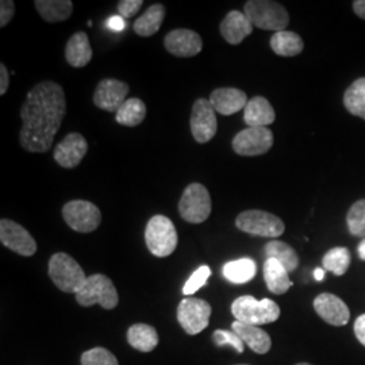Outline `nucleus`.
<instances>
[{
	"instance_id": "f257e3e1",
	"label": "nucleus",
	"mask_w": 365,
	"mask_h": 365,
	"mask_svg": "<svg viewBox=\"0 0 365 365\" xmlns=\"http://www.w3.org/2000/svg\"><path fill=\"white\" fill-rule=\"evenodd\" d=\"M66 114L64 90L54 81H41L27 92L21 108L19 141L31 153H45L52 148Z\"/></svg>"
},
{
	"instance_id": "f03ea898",
	"label": "nucleus",
	"mask_w": 365,
	"mask_h": 365,
	"mask_svg": "<svg viewBox=\"0 0 365 365\" xmlns=\"http://www.w3.org/2000/svg\"><path fill=\"white\" fill-rule=\"evenodd\" d=\"M232 313L235 319L248 325H267L272 324L280 317V307L274 300H257L255 297H240L232 304Z\"/></svg>"
},
{
	"instance_id": "7ed1b4c3",
	"label": "nucleus",
	"mask_w": 365,
	"mask_h": 365,
	"mask_svg": "<svg viewBox=\"0 0 365 365\" xmlns=\"http://www.w3.org/2000/svg\"><path fill=\"white\" fill-rule=\"evenodd\" d=\"M244 14L252 25L261 30L283 31L289 24L287 10L271 0H249L244 6Z\"/></svg>"
},
{
	"instance_id": "20e7f679",
	"label": "nucleus",
	"mask_w": 365,
	"mask_h": 365,
	"mask_svg": "<svg viewBox=\"0 0 365 365\" xmlns=\"http://www.w3.org/2000/svg\"><path fill=\"white\" fill-rule=\"evenodd\" d=\"M49 276L56 287L63 292L78 294L84 286L88 276H86L78 261L66 253H54L49 260Z\"/></svg>"
},
{
	"instance_id": "39448f33",
	"label": "nucleus",
	"mask_w": 365,
	"mask_h": 365,
	"mask_svg": "<svg viewBox=\"0 0 365 365\" xmlns=\"http://www.w3.org/2000/svg\"><path fill=\"white\" fill-rule=\"evenodd\" d=\"M145 241L150 253L156 257H168L178 247V232L168 217H152L145 229Z\"/></svg>"
},
{
	"instance_id": "423d86ee",
	"label": "nucleus",
	"mask_w": 365,
	"mask_h": 365,
	"mask_svg": "<svg viewBox=\"0 0 365 365\" xmlns=\"http://www.w3.org/2000/svg\"><path fill=\"white\" fill-rule=\"evenodd\" d=\"M76 300L80 306L90 307L101 304L106 310L117 307L119 297L117 288L106 274H95L87 277L84 286L76 294Z\"/></svg>"
},
{
	"instance_id": "0eeeda50",
	"label": "nucleus",
	"mask_w": 365,
	"mask_h": 365,
	"mask_svg": "<svg viewBox=\"0 0 365 365\" xmlns=\"http://www.w3.org/2000/svg\"><path fill=\"white\" fill-rule=\"evenodd\" d=\"M235 226L244 233L268 238L280 237L286 229L279 217L262 210L242 211L235 220Z\"/></svg>"
},
{
	"instance_id": "6e6552de",
	"label": "nucleus",
	"mask_w": 365,
	"mask_h": 365,
	"mask_svg": "<svg viewBox=\"0 0 365 365\" xmlns=\"http://www.w3.org/2000/svg\"><path fill=\"white\" fill-rule=\"evenodd\" d=\"M211 209V196L203 184L192 182L184 190L179 200V212L184 221L202 223L209 218Z\"/></svg>"
},
{
	"instance_id": "1a4fd4ad",
	"label": "nucleus",
	"mask_w": 365,
	"mask_h": 365,
	"mask_svg": "<svg viewBox=\"0 0 365 365\" xmlns=\"http://www.w3.org/2000/svg\"><path fill=\"white\" fill-rule=\"evenodd\" d=\"M66 225L78 233H91L102 222V212L96 205L87 200H71L63 207Z\"/></svg>"
},
{
	"instance_id": "9d476101",
	"label": "nucleus",
	"mask_w": 365,
	"mask_h": 365,
	"mask_svg": "<svg viewBox=\"0 0 365 365\" xmlns=\"http://www.w3.org/2000/svg\"><path fill=\"white\" fill-rule=\"evenodd\" d=\"M211 312L209 302L199 298H184L178 307V321L187 334L195 336L209 327Z\"/></svg>"
},
{
	"instance_id": "9b49d317",
	"label": "nucleus",
	"mask_w": 365,
	"mask_h": 365,
	"mask_svg": "<svg viewBox=\"0 0 365 365\" xmlns=\"http://www.w3.org/2000/svg\"><path fill=\"white\" fill-rule=\"evenodd\" d=\"M190 125H191L192 137L199 144H206L215 137L218 130L217 111L214 110L210 101L205 98L195 101V103L192 106Z\"/></svg>"
},
{
	"instance_id": "f8f14e48",
	"label": "nucleus",
	"mask_w": 365,
	"mask_h": 365,
	"mask_svg": "<svg viewBox=\"0 0 365 365\" xmlns=\"http://www.w3.org/2000/svg\"><path fill=\"white\" fill-rule=\"evenodd\" d=\"M232 145L240 156H260L272 148L274 134L268 128H248L235 135Z\"/></svg>"
},
{
	"instance_id": "ddd939ff",
	"label": "nucleus",
	"mask_w": 365,
	"mask_h": 365,
	"mask_svg": "<svg viewBox=\"0 0 365 365\" xmlns=\"http://www.w3.org/2000/svg\"><path fill=\"white\" fill-rule=\"evenodd\" d=\"M0 241L6 248L15 253L30 257L37 252V242L24 226L11 220L0 221Z\"/></svg>"
},
{
	"instance_id": "4468645a",
	"label": "nucleus",
	"mask_w": 365,
	"mask_h": 365,
	"mask_svg": "<svg viewBox=\"0 0 365 365\" xmlns=\"http://www.w3.org/2000/svg\"><path fill=\"white\" fill-rule=\"evenodd\" d=\"M129 93V86L117 78H103L93 93V103L96 107L115 113L128 101L126 96Z\"/></svg>"
},
{
	"instance_id": "2eb2a0df",
	"label": "nucleus",
	"mask_w": 365,
	"mask_h": 365,
	"mask_svg": "<svg viewBox=\"0 0 365 365\" xmlns=\"http://www.w3.org/2000/svg\"><path fill=\"white\" fill-rule=\"evenodd\" d=\"M87 152H88L87 140L78 133H71L56 146L53 157L60 167L72 170L78 167L81 160L87 155Z\"/></svg>"
},
{
	"instance_id": "dca6fc26",
	"label": "nucleus",
	"mask_w": 365,
	"mask_h": 365,
	"mask_svg": "<svg viewBox=\"0 0 365 365\" xmlns=\"http://www.w3.org/2000/svg\"><path fill=\"white\" fill-rule=\"evenodd\" d=\"M164 46L170 54L187 58L202 52L203 41L194 30L176 29L167 34L164 39Z\"/></svg>"
},
{
	"instance_id": "f3484780",
	"label": "nucleus",
	"mask_w": 365,
	"mask_h": 365,
	"mask_svg": "<svg viewBox=\"0 0 365 365\" xmlns=\"http://www.w3.org/2000/svg\"><path fill=\"white\" fill-rule=\"evenodd\" d=\"M317 314L333 327H345L351 319V312L345 302L333 294H321L314 299Z\"/></svg>"
},
{
	"instance_id": "a211bd4d",
	"label": "nucleus",
	"mask_w": 365,
	"mask_h": 365,
	"mask_svg": "<svg viewBox=\"0 0 365 365\" xmlns=\"http://www.w3.org/2000/svg\"><path fill=\"white\" fill-rule=\"evenodd\" d=\"M210 103L214 110L222 115H233L235 113L245 110L248 105L247 93L238 88H217L210 95Z\"/></svg>"
},
{
	"instance_id": "6ab92c4d",
	"label": "nucleus",
	"mask_w": 365,
	"mask_h": 365,
	"mask_svg": "<svg viewBox=\"0 0 365 365\" xmlns=\"http://www.w3.org/2000/svg\"><path fill=\"white\" fill-rule=\"evenodd\" d=\"M253 27L245 14L233 10L222 21L220 31L226 42L230 45H238L252 34Z\"/></svg>"
},
{
	"instance_id": "aec40b11",
	"label": "nucleus",
	"mask_w": 365,
	"mask_h": 365,
	"mask_svg": "<svg viewBox=\"0 0 365 365\" xmlns=\"http://www.w3.org/2000/svg\"><path fill=\"white\" fill-rule=\"evenodd\" d=\"M232 330L255 353L265 354V353L269 352V349L272 346V341H271L269 334L259 327L235 321L232 325Z\"/></svg>"
},
{
	"instance_id": "412c9836",
	"label": "nucleus",
	"mask_w": 365,
	"mask_h": 365,
	"mask_svg": "<svg viewBox=\"0 0 365 365\" xmlns=\"http://www.w3.org/2000/svg\"><path fill=\"white\" fill-rule=\"evenodd\" d=\"M274 107L264 98L255 96L244 110V120L249 128H267L274 122Z\"/></svg>"
},
{
	"instance_id": "4be33fe9",
	"label": "nucleus",
	"mask_w": 365,
	"mask_h": 365,
	"mask_svg": "<svg viewBox=\"0 0 365 365\" xmlns=\"http://www.w3.org/2000/svg\"><path fill=\"white\" fill-rule=\"evenodd\" d=\"M92 48L87 33L78 31L68 39L66 46V63L75 68H83L92 60Z\"/></svg>"
},
{
	"instance_id": "5701e85b",
	"label": "nucleus",
	"mask_w": 365,
	"mask_h": 365,
	"mask_svg": "<svg viewBox=\"0 0 365 365\" xmlns=\"http://www.w3.org/2000/svg\"><path fill=\"white\" fill-rule=\"evenodd\" d=\"M287 269L274 259H267L264 262V279L268 289L274 295L286 294L289 287H292V282L289 280Z\"/></svg>"
},
{
	"instance_id": "b1692460",
	"label": "nucleus",
	"mask_w": 365,
	"mask_h": 365,
	"mask_svg": "<svg viewBox=\"0 0 365 365\" xmlns=\"http://www.w3.org/2000/svg\"><path fill=\"white\" fill-rule=\"evenodd\" d=\"M34 6L41 18L49 24L66 21L73 11L71 0H37Z\"/></svg>"
},
{
	"instance_id": "393cba45",
	"label": "nucleus",
	"mask_w": 365,
	"mask_h": 365,
	"mask_svg": "<svg viewBox=\"0 0 365 365\" xmlns=\"http://www.w3.org/2000/svg\"><path fill=\"white\" fill-rule=\"evenodd\" d=\"M222 274L226 280L235 284H244L250 282L257 274L256 261L244 257L238 260L229 261L223 265Z\"/></svg>"
},
{
	"instance_id": "a878e982",
	"label": "nucleus",
	"mask_w": 365,
	"mask_h": 365,
	"mask_svg": "<svg viewBox=\"0 0 365 365\" xmlns=\"http://www.w3.org/2000/svg\"><path fill=\"white\" fill-rule=\"evenodd\" d=\"M165 18V7L160 3L152 4L134 24V31L140 37L156 34Z\"/></svg>"
},
{
	"instance_id": "bb28decb",
	"label": "nucleus",
	"mask_w": 365,
	"mask_h": 365,
	"mask_svg": "<svg viewBox=\"0 0 365 365\" xmlns=\"http://www.w3.org/2000/svg\"><path fill=\"white\" fill-rule=\"evenodd\" d=\"M128 341L140 352H152L158 345L156 329L146 324H135L128 330Z\"/></svg>"
},
{
	"instance_id": "cd10ccee",
	"label": "nucleus",
	"mask_w": 365,
	"mask_h": 365,
	"mask_svg": "<svg viewBox=\"0 0 365 365\" xmlns=\"http://www.w3.org/2000/svg\"><path fill=\"white\" fill-rule=\"evenodd\" d=\"M271 48L276 54L283 57H294L303 52L304 43L297 33L294 31H277L271 37Z\"/></svg>"
},
{
	"instance_id": "c85d7f7f",
	"label": "nucleus",
	"mask_w": 365,
	"mask_h": 365,
	"mask_svg": "<svg viewBox=\"0 0 365 365\" xmlns=\"http://www.w3.org/2000/svg\"><path fill=\"white\" fill-rule=\"evenodd\" d=\"M264 253L267 259H274L279 261L288 272L295 271L299 265V257L295 249L291 248L283 241H276V240L269 241L264 248Z\"/></svg>"
},
{
	"instance_id": "c756f323",
	"label": "nucleus",
	"mask_w": 365,
	"mask_h": 365,
	"mask_svg": "<svg viewBox=\"0 0 365 365\" xmlns=\"http://www.w3.org/2000/svg\"><path fill=\"white\" fill-rule=\"evenodd\" d=\"M145 117H146V106L138 98L128 99L115 114L118 123L128 128L138 126L140 123L144 122Z\"/></svg>"
},
{
	"instance_id": "7c9ffc66",
	"label": "nucleus",
	"mask_w": 365,
	"mask_h": 365,
	"mask_svg": "<svg viewBox=\"0 0 365 365\" xmlns=\"http://www.w3.org/2000/svg\"><path fill=\"white\" fill-rule=\"evenodd\" d=\"M345 108L356 117L365 119V78H357L344 95Z\"/></svg>"
},
{
	"instance_id": "2f4dec72",
	"label": "nucleus",
	"mask_w": 365,
	"mask_h": 365,
	"mask_svg": "<svg viewBox=\"0 0 365 365\" xmlns=\"http://www.w3.org/2000/svg\"><path fill=\"white\" fill-rule=\"evenodd\" d=\"M351 260H352L351 252L344 247H337V248L330 249L324 256L322 265H324V269L333 272L336 276H342L348 271Z\"/></svg>"
},
{
	"instance_id": "473e14b6",
	"label": "nucleus",
	"mask_w": 365,
	"mask_h": 365,
	"mask_svg": "<svg viewBox=\"0 0 365 365\" xmlns=\"http://www.w3.org/2000/svg\"><path fill=\"white\" fill-rule=\"evenodd\" d=\"M348 229L351 235L365 238V199L353 203L346 215Z\"/></svg>"
},
{
	"instance_id": "72a5a7b5",
	"label": "nucleus",
	"mask_w": 365,
	"mask_h": 365,
	"mask_svg": "<svg viewBox=\"0 0 365 365\" xmlns=\"http://www.w3.org/2000/svg\"><path fill=\"white\" fill-rule=\"evenodd\" d=\"M81 365H119L117 357L105 348H93L81 356Z\"/></svg>"
},
{
	"instance_id": "f704fd0d",
	"label": "nucleus",
	"mask_w": 365,
	"mask_h": 365,
	"mask_svg": "<svg viewBox=\"0 0 365 365\" xmlns=\"http://www.w3.org/2000/svg\"><path fill=\"white\" fill-rule=\"evenodd\" d=\"M210 276H211V269H210L209 265L199 267L195 272L190 276V279L185 282V284L182 287V294L185 297L194 295L196 291H199L203 286H206Z\"/></svg>"
},
{
	"instance_id": "c9c22d12",
	"label": "nucleus",
	"mask_w": 365,
	"mask_h": 365,
	"mask_svg": "<svg viewBox=\"0 0 365 365\" xmlns=\"http://www.w3.org/2000/svg\"><path fill=\"white\" fill-rule=\"evenodd\" d=\"M212 339L215 342L217 346H232L237 353L244 352V342L240 339L235 331H229V330H215L212 334Z\"/></svg>"
},
{
	"instance_id": "e433bc0d",
	"label": "nucleus",
	"mask_w": 365,
	"mask_h": 365,
	"mask_svg": "<svg viewBox=\"0 0 365 365\" xmlns=\"http://www.w3.org/2000/svg\"><path fill=\"white\" fill-rule=\"evenodd\" d=\"M143 6H144L143 0H120L118 1V11L120 16L131 18L140 11Z\"/></svg>"
},
{
	"instance_id": "4c0bfd02",
	"label": "nucleus",
	"mask_w": 365,
	"mask_h": 365,
	"mask_svg": "<svg viewBox=\"0 0 365 365\" xmlns=\"http://www.w3.org/2000/svg\"><path fill=\"white\" fill-rule=\"evenodd\" d=\"M15 14V3L13 0H1L0 1V27L9 25Z\"/></svg>"
},
{
	"instance_id": "58836bf2",
	"label": "nucleus",
	"mask_w": 365,
	"mask_h": 365,
	"mask_svg": "<svg viewBox=\"0 0 365 365\" xmlns=\"http://www.w3.org/2000/svg\"><path fill=\"white\" fill-rule=\"evenodd\" d=\"M126 21L123 16L120 15H113L110 16L107 21H106V27L110 29V30H114V31H122L126 29Z\"/></svg>"
},
{
	"instance_id": "ea45409f",
	"label": "nucleus",
	"mask_w": 365,
	"mask_h": 365,
	"mask_svg": "<svg viewBox=\"0 0 365 365\" xmlns=\"http://www.w3.org/2000/svg\"><path fill=\"white\" fill-rule=\"evenodd\" d=\"M354 334L365 346V314L360 315L354 322Z\"/></svg>"
},
{
	"instance_id": "a19ab883",
	"label": "nucleus",
	"mask_w": 365,
	"mask_h": 365,
	"mask_svg": "<svg viewBox=\"0 0 365 365\" xmlns=\"http://www.w3.org/2000/svg\"><path fill=\"white\" fill-rule=\"evenodd\" d=\"M10 86V78H9V71L6 66L1 63L0 64V95H4Z\"/></svg>"
},
{
	"instance_id": "79ce46f5",
	"label": "nucleus",
	"mask_w": 365,
	"mask_h": 365,
	"mask_svg": "<svg viewBox=\"0 0 365 365\" xmlns=\"http://www.w3.org/2000/svg\"><path fill=\"white\" fill-rule=\"evenodd\" d=\"M353 10H354V13L357 14V16H360L365 21V0L353 1Z\"/></svg>"
},
{
	"instance_id": "37998d69",
	"label": "nucleus",
	"mask_w": 365,
	"mask_h": 365,
	"mask_svg": "<svg viewBox=\"0 0 365 365\" xmlns=\"http://www.w3.org/2000/svg\"><path fill=\"white\" fill-rule=\"evenodd\" d=\"M314 277H315L317 282H322V280L325 279V269L317 268V269L314 271Z\"/></svg>"
},
{
	"instance_id": "c03bdc74",
	"label": "nucleus",
	"mask_w": 365,
	"mask_h": 365,
	"mask_svg": "<svg viewBox=\"0 0 365 365\" xmlns=\"http://www.w3.org/2000/svg\"><path fill=\"white\" fill-rule=\"evenodd\" d=\"M359 256H360V259L361 260H365V238L360 242V245H359Z\"/></svg>"
},
{
	"instance_id": "a18cd8bd",
	"label": "nucleus",
	"mask_w": 365,
	"mask_h": 365,
	"mask_svg": "<svg viewBox=\"0 0 365 365\" xmlns=\"http://www.w3.org/2000/svg\"><path fill=\"white\" fill-rule=\"evenodd\" d=\"M297 365H312V364H307V363H300V364Z\"/></svg>"
},
{
	"instance_id": "49530a36",
	"label": "nucleus",
	"mask_w": 365,
	"mask_h": 365,
	"mask_svg": "<svg viewBox=\"0 0 365 365\" xmlns=\"http://www.w3.org/2000/svg\"><path fill=\"white\" fill-rule=\"evenodd\" d=\"M244 365H245V364H244Z\"/></svg>"
}]
</instances>
